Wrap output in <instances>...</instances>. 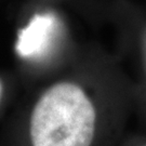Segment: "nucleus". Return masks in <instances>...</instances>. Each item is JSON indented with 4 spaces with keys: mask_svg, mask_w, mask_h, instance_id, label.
Instances as JSON below:
<instances>
[{
    "mask_svg": "<svg viewBox=\"0 0 146 146\" xmlns=\"http://www.w3.org/2000/svg\"><path fill=\"white\" fill-rule=\"evenodd\" d=\"M96 111L84 89L58 82L48 89L31 111L29 135L33 146H91Z\"/></svg>",
    "mask_w": 146,
    "mask_h": 146,
    "instance_id": "f257e3e1",
    "label": "nucleus"
},
{
    "mask_svg": "<svg viewBox=\"0 0 146 146\" xmlns=\"http://www.w3.org/2000/svg\"><path fill=\"white\" fill-rule=\"evenodd\" d=\"M143 50H144V56H145V62H146V31L143 36Z\"/></svg>",
    "mask_w": 146,
    "mask_h": 146,
    "instance_id": "7ed1b4c3",
    "label": "nucleus"
},
{
    "mask_svg": "<svg viewBox=\"0 0 146 146\" xmlns=\"http://www.w3.org/2000/svg\"><path fill=\"white\" fill-rule=\"evenodd\" d=\"M1 93H2V84H1V81H0V99H1Z\"/></svg>",
    "mask_w": 146,
    "mask_h": 146,
    "instance_id": "20e7f679",
    "label": "nucleus"
},
{
    "mask_svg": "<svg viewBox=\"0 0 146 146\" xmlns=\"http://www.w3.org/2000/svg\"><path fill=\"white\" fill-rule=\"evenodd\" d=\"M142 146H146V144H145V145H142Z\"/></svg>",
    "mask_w": 146,
    "mask_h": 146,
    "instance_id": "39448f33",
    "label": "nucleus"
},
{
    "mask_svg": "<svg viewBox=\"0 0 146 146\" xmlns=\"http://www.w3.org/2000/svg\"><path fill=\"white\" fill-rule=\"evenodd\" d=\"M58 29V19L52 13L36 14L20 31L15 50L22 58L42 56L51 47Z\"/></svg>",
    "mask_w": 146,
    "mask_h": 146,
    "instance_id": "f03ea898",
    "label": "nucleus"
}]
</instances>
